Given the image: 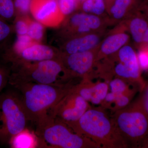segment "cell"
<instances>
[{
    "instance_id": "13",
    "label": "cell",
    "mask_w": 148,
    "mask_h": 148,
    "mask_svg": "<svg viewBox=\"0 0 148 148\" xmlns=\"http://www.w3.org/2000/svg\"><path fill=\"white\" fill-rule=\"evenodd\" d=\"M129 40V36L126 33L120 32L110 35L100 45L97 53V61L116 53L126 45Z\"/></svg>"
},
{
    "instance_id": "32",
    "label": "cell",
    "mask_w": 148,
    "mask_h": 148,
    "mask_svg": "<svg viewBox=\"0 0 148 148\" xmlns=\"http://www.w3.org/2000/svg\"><path fill=\"white\" fill-rule=\"evenodd\" d=\"M83 1H84V0H83Z\"/></svg>"
},
{
    "instance_id": "24",
    "label": "cell",
    "mask_w": 148,
    "mask_h": 148,
    "mask_svg": "<svg viewBox=\"0 0 148 148\" xmlns=\"http://www.w3.org/2000/svg\"><path fill=\"white\" fill-rule=\"evenodd\" d=\"M11 72L10 68L5 64H0V94L8 84Z\"/></svg>"
},
{
    "instance_id": "21",
    "label": "cell",
    "mask_w": 148,
    "mask_h": 148,
    "mask_svg": "<svg viewBox=\"0 0 148 148\" xmlns=\"http://www.w3.org/2000/svg\"><path fill=\"white\" fill-rule=\"evenodd\" d=\"M44 34V27L42 24L38 21H28V31L27 35L35 42H40Z\"/></svg>"
},
{
    "instance_id": "25",
    "label": "cell",
    "mask_w": 148,
    "mask_h": 148,
    "mask_svg": "<svg viewBox=\"0 0 148 148\" xmlns=\"http://www.w3.org/2000/svg\"><path fill=\"white\" fill-rule=\"evenodd\" d=\"M11 32L10 26L6 20L0 17V45L8 38Z\"/></svg>"
},
{
    "instance_id": "2",
    "label": "cell",
    "mask_w": 148,
    "mask_h": 148,
    "mask_svg": "<svg viewBox=\"0 0 148 148\" xmlns=\"http://www.w3.org/2000/svg\"><path fill=\"white\" fill-rule=\"evenodd\" d=\"M75 85L57 86L21 82L10 86L17 90L29 121L36 123Z\"/></svg>"
},
{
    "instance_id": "1",
    "label": "cell",
    "mask_w": 148,
    "mask_h": 148,
    "mask_svg": "<svg viewBox=\"0 0 148 148\" xmlns=\"http://www.w3.org/2000/svg\"><path fill=\"white\" fill-rule=\"evenodd\" d=\"M103 107L87 110L78 120L67 124L72 130L92 140L101 148H127L112 117Z\"/></svg>"
},
{
    "instance_id": "27",
    "label": "cell",
    "mask_w": 148,
    "mask_h": 148,
    "mask_svg": "<svg viewBox=\"0 0 148 148\" xmlns=\"http://www.w3.org/2000/svg\"><path fill=\"white\" fill-rule=\"evenodd\" d=\"M15 29L18 36L27 35L28 31V21L19 19L16 21Z\"/></svg>"
},
{
    "instance_id": "23",
    "label": "cell",
    "mask_w": 148,
    "mask_h": 148,
    "mask_svg": "<svg viewBox=\"0 0 148 148\" xmlns=\"http://www.w3.org/2000/svg\"><path fill=\"white\" fill-rule=\"evenodd\" d=\"M61 13L64 15H69L77 7L79 0H58Z\"/></svg>"
},
{
    "instance_id": "6",
    "label": "cell",
    "mask_w": 148,
    "mask_h": 148,
    "mask_svg": "<svg viewBox=\"0 0 148 148\" xmlns=\"http://www.w3.org/2000/svg\"><path fill=\"white\" fill-rule=\"evenodd\" d=\"M64 64L56 59H49L25 64L18 71L11 72L9 85L21 82H33L52 85L70 83L71 76L65 71Z\"/></svg>"
},
{
    "instance_id": "3",
    "label": "cell",
    "mask_w": 148,
    "mask_h": 148,
    "mask_svg": "<svg viewBox=\"0 0 148 148\" xmlns=\"http://www.w3.org/2000/svg\"><path fill=\"white\" fill-rule=\"evenodd\" d=\"M36 125L38 147L101 148L92 140L74 132L65 123L48 114Z\"/></svg>"
},
{
    "instance_id": "8",
    "label": "cell",
    "mask_w": 148,
    "mask_h": 148,
    "mask_svg": "<svg viewBox=\"0 0 148 148\" xmlns=\"http://www.w3.org/2000/svg\"><path fill=\"white\" fill-rule=\"evenodd\" d=\"M30 11L38 21L48 27L57 26L63 20L58 0H32Z\"/></svg>"
},
{
    "instance_id": "28",
    "label": "cell",
    "mask_w": 148,
    "mask_h": 148,
    "mask_svg": "<svg viewBox=\"0 0 148 148\" xmlns=\"http://www.w3.org/2000/svg\"><path fill=\"white\" fill-rule=\"evenodd\" d=\"M137 56L140 69L148 70V51H141Z\"/></svg>"
},
{
    "instance_id": "12",
    "label": "cell",
    "mask_w": 148,
    "mask_h": 148,
    "mask_svg": "<svg viewBox=\"0 0 148 148\" xmlns=\"http://www.w3.org/2000/svg\"><path fill=\"white\" fill-rule=\"evenodd\" d=\"M18 57L11 64L13 65L18 58H21L26 63H34L39 61L56 59L55 53L52 48L47 46L36 42L23 50Z\"/></svg>"
},
{
    "instance_id": "15",
    "label": "cell",
    "mask_w": 148,
    "mask_h": 148,
    "mask_svg": "<svg viewBox=\"0 0 148 148\" xmlns=\"http://www.w3.org/2000/svg\"><path fill=\"white\" fill-rule=\"evenodd\" d=\"M70 24L76 28L79 33L83 34L92 33L100 29L102 21L98 16L88 13H78L70 18Z\"/></svg>"
},
{
    "instance_id": "16",
    "label": "cell",
    "mask_w": 148,
    "mask_h": 148,
    "mask_svg": "<svg viewBox=\"0 0 148 148\" xmlns=\"http://www.w3.org/2000/svg\"><path fill=\"white\" fill-rule=\"evenodd\" d=\"M130 32L136 43H148V23L140 17L132 18L129 24Z\"/></svg>"
},
{
    "instance_id": "31",
    "label": "cell",
    "mask_w": 148,
    "mask_h": 148,
    "mask_svg": "<svg viewBox=\"0 0 148 148\" xmlns=\"http://www.w3.org/2000/svg\"><path fill=\"white\" fill-rule=\"evenodd\" d=\"M107 1H110V0H107Z\"/></svg>"
},
{
    "instance_id": "17",
    "label": "cell",
    "mask_w": 148,
    "mask_h": 148,
    "mask_svg": "<svg viewBox=\"0 0 148 148\" xmlns=\"http://www.w3.org/2000/svg\"><path fill=\"white\" fill-rule=\"evenodd\" d=\"M9 145L13 148L38 147V140L36 133L27 128L12 138Z\"/></svg>"
},
{
    "instance_id": "30",
    "label": "cell",
    "mask_w": 148,
    "mask_h": 148,
    "mask_svg": "<svg viewBox=\"0 0 148 148\" xmlns=\"http://www.w3.org/2000/svg\"><path fill=\"white\" fill-rule=\"evenodd\" d=\"M147 148H148V145L147 146Z\"/></svg>"
},
{
    "instance_id": "7",
    "label": "cell",
    "mask_w": 148,
    "mask_h": 148,
    "mask_svg": "<svg viewBox=\"0 0 148 148\" xmlns=\"http://www.w3.org/2000/svg\"><path fill=\"white\" fill-rule=\"evenodd\" d=\"M73 88L47 114L66 124L78 120L90 108L88 102L75 92Z\"/></svg>"
},
{
    "instance_id": "29",
    "label": "cell",
    "mask_w": 148,
    "mask_h": 148,
    "mask_svg": "<svg viewBox=\"0 0 148 148\" xmlns=\"http://www.w3.org/2000/svg\"><path fill=\"white\" fill-rule=\"evenodd\" d=\"M142 92V95L139 98L142 106L148 114V82L146 83Z\"/></svg>"
},
{
    "instance_id": "22",
    "label": "cell",
    "mask_w": 148,
    "mask_h": 148,
    "mask_svg": "<svg viewBox=\"0 0 148 148\" xmlns=\"http://www.w3.org/2000/svg\"><path fill=\"white\" fill-rule=\"evenodd\" d=\"M15 12L14 0H0V17L6 21L10 20Z\"/></svg>"
},
{
    "instance_id": "10",
    "label": "cell",
    "mask_w": 148,
    "mask_h": 148,
    "mask_svg": "<svg viewBox=\"0 0 148 148\" xmlns=\"http://www.w3.org/2000/svg\"><path fill=\"white\" fill-rule=\"evenodd\" d=\"M94 50L68 54L66 64L71 75L89 79V74L97 61Z\"/></svg>"
},
{
    "instance_id": "18",
    "label": "cell",
    "mask_w": 148,
    "mask_h": 148,
    "mask_svg": "<svg viewBox=\"0 0 148 148\" xmlns=\"http://www.w3.org/2000/svg\"><path fill=\"white\" fill-rule=\"evenodd\" d=\"M135 0H114L110 8V14L114 19L119 20L125 16Z\"/></svg>"
},
{
    "instance_id": "26",
    "label": "cell",
    "mask_w": 148,
    "mask_h": 148,
    "mask_svg": "<svg viewBox=\"0 0 148 148\" xmlns=\"http://www.w3.org/2000/svg\"><path fill=\"white\" fill-rule=\"evenodd\" d=\"M32 0H14L15 10L23 13H27L30 11Z\"/></svg>"
},
{
    "instance_id": "20",
    "label": "cell",
    "mask_w": 148,
    "mask_h": 148,
    "mask_svg": "<svg viewBox=\"0 0 148 148\" xmlns=\"http://www.w3.org/2000/svg\"><path fill=\"white\" fill-rule=\"evenodd\" d=\"M128 84L123 80L116 78L110 82V85L112 93L114 95L123 94V93H130L132 92H136L138 90L137 88H130Z\"/></svg>"
},
{
    "instance_id": "9",
    "label": "cell",
    "mask_w": 148,
    "mask_h": 148,
    "mask_svg": "<svg viewBox=\"0 0 148 148\" xmlns=\"http://www.w3.org/2000/svg\"><path fill=\"white\" fill-rule=\"evenodd\" d=\"M115 58L123 64L128 76V82L142 91L146 83L141 75L138 56L131 46L125 45L116 52Z\"/></svg>"
},
{
    "instance_id": "5",
    "label": "cell",
    "mask_w": 148,
    "mask_h": 148,
    "mask_svg": "<svg viewBox=\"0 0 148 148\" xmlns=\"http://www.w3.org/2000/svg\"><path fill=\"white\" fill-rule=\"evenodd\" d=\"M10 87L0 94L1 145H8L12 138L27 128L29 121L18 92L14 88Z\"/></svg>"
},
{
    "instance_id": "11",
    "label": "cell",
    "mask_w": 148,
    "mask_h": 148,
    "mask_svg": "<svg viewBox=\"0 0 148 148\" xmlns=\"http://www.w3.org/2000/svg\"><path fill=\"white\" fill-rule=\"evenodd\" d=\"M108 85L106 82L93 84L87 79H82L81 82L73 88L74 91L86 101L94 104L103 103L108 94Z\"/></svg>"
},
{
    "instance_id": "14",
    "label": "cell",
    "mask_w": 148,
    "mask_h": 148,
    "mask_svg": "<svg viewBox=\"0 0 148 148\" xmlns=\"http://www.w3.org/2000/svg\"><path fill=\"white\" fill-rule=\"evenodd\" d=\"M101 41L99 35L91 33L75 38L66 44L65 50L68 54L94 50Z\"/></svg>"
},
{
    "instance_id": "19",
    "label": "cell",
    "mask_w": 148,
    "mask_h": 148,
    "mask_svg": "<svg viewBox=\"0 0 148 148\" xmlns=\"http://www.w3.org/2000/svg\"><path fill=\"white\" fill-rule=\"evenodd\" d=\"M83 10L86 13L99 16L105 12L106 6L104 0H84Z\"/></svg>"
},
{
    "instance_id": "4",
    "label": "cell",
    "mask_w": 148,
    "mask_h": 148,
    "mask_svg": "<svg viewBox=\"0 0 148 148\" xmlns=\"http://www.w3.org/2000/svg\"><path fill=\"white\" fill-rule=\"evenodd\" d=\"M114 112L112 118L127 148H147L148 114L139 98Z\"/></svg>"
}]
</instances>
